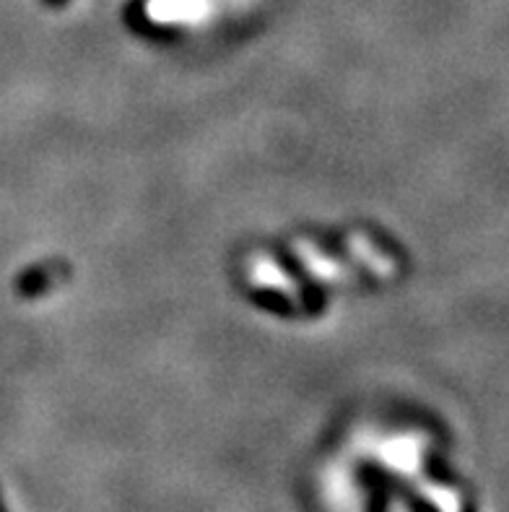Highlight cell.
Wrapping results in <instances>:
<instances>
[{
	"label": "cell",
	"mask_w": 509,
	"mask_h": 512,
	"mask_svg": "<svg viewBox=\"0 0 509 512\" xmlns=\"http://www.w3.org/2000/svg\"><path fill=\"white\" fill-rule=\"evenodd\" d=\"M52 284V276L45 271V268H32V271H26L19 281V292L24 297H39V294L45 292L47 286Z\"/></svg>",
	"instance_id": "6da1fadb"
},
{
	"label": "cell",
	"mask_w": 509,
	"mask_h": 512,
	"mask_svg": "<svg viewBox=\"0 0 509 512\" xmlns=\"http://www.w3.org/2000/svg\"><path fill=\"white\" fill-rule=\"evenodd\" d=\"M0 512H8V507H6V502H3V494H0Z\"/></svg>",
	"instance_id": "7a4b0ae2"
}]
</instances>
